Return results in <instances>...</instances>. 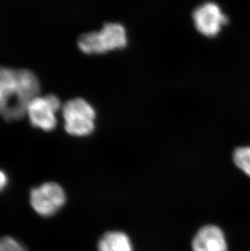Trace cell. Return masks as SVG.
Listing matches in <instances>:
<instances>
[{"label":"cell","instance_id":"1","mask_svg":"<svg viewBox=\"0 0 250 251\" xmlns=\"http://www.w3.org/2000/svg\"><path fill=\"white\" fill-rule=\"evenodd\" d=\"M39 91V81L32 72L0 67V115L5 120L23 118Z\"/></svg>","mask_w":250,"mask_h":251},{"label":"cell","instance_id":"2","mask_svg":"<svg viewBox=\"0 0 250 251\" xmlns=\"http://www.w3.org/2000/svg\"><path fill=\"white\" fill-rule=\"evenodd\" d=\"M127 45V33L122 25L106 23L100 31L83 34L78 40V47L88 55H100L119 50Z\"/></svg>","mask_w":250,"mask_h":251},{"label":"cell","instance_id":"3","mask_svg":"<svg viewBox=\"0 0 250 251\" xmlns=\"http://www.w3.org/2000/svg\"><path fill=\"white\" fill-rule=\"evenodd\" d=\"M63 116L64 128L70 135L84 137L95 130L96 112L83 99L76 98L67 102L63 107Z\"/></svg>","mask_w":250,"mask_h":251},{"label":"cell","instance_id":"4","mask_svg":"<svg viewBox=\"0 0 250 251\" xmlns=\"http://www.w3.org/2000/svg\"><path fill=\"white\" fill-rule=\"evenodd\" d=\"M66 201L64 189L55 182H47L34 188L30 193L33 210L44 217L54 216Z\"/></svg>","mask_w":250,"mask_h":251},{"label":"cell","instance_id":"5","mask_svg":"<svg viewBox=\"0 0 250 251\" xmlns=\"http://www.w3.org/2000/svg\"><path fill=\"white\" fill-rule=\"evenodd\" d=\"M61 107V102L54 95L37 96L27 109L29 121L36 128L51 131L57 125L56 113Z\"/></svg>","mask_w":250,"mask_h":251},{"label":"cell","instance_id":"6","mask_svg":"<svg viewBox=\"0 0 250 251\" xmlns=\"http://www.w3.org/2000/svg\"><path fill=\"white\" fill-rule=\"evenodd\" d=\"M193 19L197 30L208 38L217 35L228 22L220 6L213 2H206L197 7L193 13Z\"/></svg>","mask_w":250,"mask_h":251},{"label":"cell","instance_id":"7","mask_svg":"<svg viewBox=\"0 0 250 251\" xmlns=\"http://www.w3.org/2000/svg\"><path fill=\"white\" fill-rule=\"evenodd\" d=\"M193 251H227V243L223 230L216 225L200 227L192 242Z\"/></svg>","mask_w":250,"mask_h":251},{"label":"cell","instance_id":"8","mask_svg":"<svg viewBox=\"0 0 250 251\" xmlns=\"http://www.w3.org/2000/svg\"><path fill=\"white\" fill-rule=\"evenodd\" d=\"M99 251H133L132 242L125 232L111 231L101 237L98 245Z\"/></svg>","mask_w":250,"mask_h":251},{"label":"cell","instance_id":"9","mask_svg":"<svg viewBox=\"0 0 250 251\" xmlns=\"http://www.w3.org/2000/svg\"><path fill=\"white\" fill-rule=\"evenodd\" d=\"M232 159L236 166L250 176V147L236 148L232 154Z\"/></svg>","mask_w":250,"mask_h":251},{"label":"cell","instance_id":"10","mask_svg":"<svg viewBox=\"0 0 250 251\" xmlns=\"http://www.w3.org/2000/svg\"><path fill=\"white\" fill-rule=\"evenodd\" d=\"M0 251H27L25 247L11 237L0 238Z\"/></svg>","mask_w":250,"mask_h":251},{"label":"cell","instance_id":"11","mask_svg":"<svg viewBox=\"0 0 250 251\" xmlns=\"http://www.w3.org/2000/svg\"><path fill=\"white\" fill-rule=\"evenodd\" d=\"M7 184V176L2 170H0V191L3 190Z\"/></svg>","mask_w":250,"mask_h":251}]
</instances>
